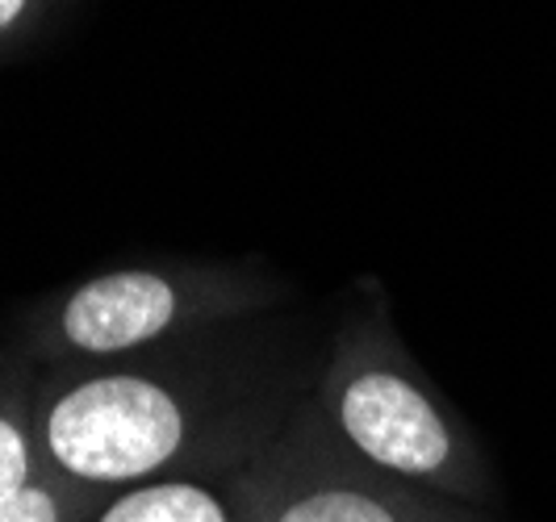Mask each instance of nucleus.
I'll return each instance as SVG.
<instances>
[{"mask_svg":"<svg viewBox=\"0 0 556 522\" xmlns=\"http://www.w3.org/2000/svg\"><path fill=\"white\" fill-rule=\"evenodd\" d=\"M193 339L110 364L38 368L47 468L105 494L160 476L230 481L302 397H285L235 359L197 356Z\"/></svg>","mask_w":556,"mask_h":522,"instance_id":"1","label":"nucleus"},{"mask_svg":"<svg viewBox=\"0 0 556 522\" xmlns=\"http://www.w3.org/2000/svg\"><path fill=\"white\" fill-rule=\"evenodd\" d=\"M309 397L334 440L364 464L460 506L494 501V472L473 431L418 372L381 293L343 322Z\"/></svg>","mask_w":556,"mask_h":522,"instance_id":"2","label":"nucleus"},{"mask_svg":"<svg viewBox=\"0 0 556 522\" xmlns=\"http://www.w3.org/2000/svg\"><path fill=\"white\" fill-rule=\"evenodd\" d=\"M280 297L277 280L251 264H135L63 289L26 327L38 368L110 364L193 339L260 314Z\"/></svg>","mask_w":556,"mask_h":522,"instance_id":"3","label":"nucleus"},{"mask_svg":"<svg viewBox=\"0 0 556 522\" xmlns=\"http://www.w3.org/2000/svg\"><path fill=\"white\" fill-rule=\"evenodd\" d=\"M243 522H477L473 506L422 494L364 464L331 435L314 397L226 481Z\"/></svg>","mask_w":556,"mask_h":522,"instance_id":"4","label":"nucleus"},{"mask_svg":"<svg viewBox=\"0 0 556 522\" xmlns=\"http://www.w3.org/2000/svg\"><path fill=\"white\" fill-rule=\"evenodd\" d=\"M47 472L51 468L38 440V364L13 352L0 359V501Z\"/></svg>","mask_w":556,"mask_h":522,"instance_id":"5","label":"nucleus"},{"mask_svg":"<svg viewBox=\"0 0 556 522\" xmlns=\"http://www.w3.org/2000/svg\"><path fill=\"white\" fill-rule=\"evenodd\" d=\"M92 522H243L226 494V481L210 476H160L142 481L101 506Z\"/></svg>","mask_w":556,"mask_h":522,"instance_id":"6","label":"nucleus"},{"mask_svg":"<svg viewBox=\"0 0 556 522\" xmlns=\"http://www.w3.org/2000/svg\"><path fill=\"white\" fill-rule=\"evenodd\" d=\"M110 497L113 494L105 489H88V485L47 472L22 494L0 501V522H92Z\"/></svg>","mask_w":556,"mask_h":522,"instance_id":"7","label":"nucleus"},{"mask_svg":"<svg viewBox=\"0 0 556 522\" xmlns=\"http://www.w3.org/2000/svg\"><path fill=\"white\" fill-rule=\"evenodd\" d=\"M34 4L38 0H0V51L9 47V38H17L26 22L34 17Z\"/></svg>","mask_w":556,"mask_h":522,"instance_id":"8","label":"nucleus"},{"mask_svg":"<svg viewBox=\"0 0 556 522\" xmlns=\"http://www.w3.org/2000/svg\"><path fill=\"white\" fill-rule=\"evenodd\" d=\"M477 522H481V519H477Z\"/></svg>","mask_w":556,"mask_h":522,"instance_id":"9","label":"nucleus"}]
</instances>
